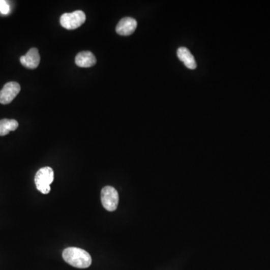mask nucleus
Returning a JSON list of instances; mask_svg holds the SVG:
<instances>
[{"instance_id":"obj_1","label":"nucleus","mask_w":270,"mask_h":270,"mask_svg":"<svg viewBox=\"0 0 270 270\" xmlns=\"http://www.w3.org/2000/svg\"><path fill=\"white\" fill-rule=\"evenodd\" d=\"M63 257L66 263L78 269H86L92 263L89 254L79 248H67L63 251Z\"/></svg>"},{"instance_id":"obj_2","label":"nucleus","mask_w":270,"mask_h":270,"mask_svg":"<svg viewBox=\"0 0 270 270\" xmlns=\"http://www.w3.org/2000/svg\"><path fill=\"white\" fill-rule=\"evenodd\" d=\"M54 179V172L50 167H45L41 168L35 176V183L36 188L42 194L50 193V185Z\"/></svg>"},{"instance_id":"obj_3","label":"nucleus","mask_w":270,"mask_h":270,"mask_svg":"<svg viewBox=\"0 0 270 270\" xmlns=\"http://www.w3.org/2000/svg\"><path fill=\"white\" fill-rule=\"evenodd\" d=\"M86 21V15L83 11H75L72 13L63 14L60 17V24L66 29H77Z\"/></svg>"},{"instance_id":"obj_4","label":"nucleus","mask_w":270,"mask_h":270,"mask_svg":"<svg viewBox=\"0 0 270 270\" xmlns=\"http://www.w3.org/2000/svg\"><path fill=\"white\" fill-rule=\"evenodd\" d=\"M101 200L104 208L109 212H113L119 204V194L111 186H105L101 192Z\"/></svg>"},{"instance_id":"obj_5","label":"nucleus","mask_w":270,"mask_h":270,"mask_svg":"<svg viewBox=\"0 0 270 270\" xmlns=\"http://www.w3.org/2000/svg\"><path fill=\"white\" fill-rule=\"evenodd\" d=\"M20 92V86L17 82H9L0 91V104H10Z\"/></svg>"},{"instance_id":"obj_6","label":"nucleus","mask_w":270,"mask_h":270,"mask_svg":"<svg viewBox=\"0 0 270 270\" xmlns=\"http://www.w3.org/2000/svg\"><path fill=\"white\" fill-rule=\"evenodd\" d=\"M22 66L26 69H35L39 66L41 57L37 48H31L25 56H22L20 59Z\"/></svg>"},{"instance_id":"obj_7","label":"nucleus","mask_w":270,"mask_h":270,"mask_svg":"<svg viewBox=\"0 0 270 270\" xmlns=\"http://www.w3.org/2000/svg\"><path fill=\"white\" fill-rule=\"evenodd\" d=\"M137 23L135 19L126 17L122 19L116 27V32L120 36H130L137 28Z\"/></svg>"},{"instance_id":"obj_8","label":"nucleus","mask_w":270,"mask_h":270,"mask_svg":"<svg viewBox=\"0 0 270 270\" xmlns=\"http://www.w3.org/2000/svg\"><path fill=\"white\" fill-rule=\"evenodd\" d=\"M75 63L79 67L89 68L96 65V58L92 52L82 51L76 56Z\"/></svg>"},{"instance_id":"obj_9","label":"nucleus","mask_w":270,"mask_h":270,"mask_svg":"<svg viewBox=\"0 0 270 270\" xmlns=\"http://www.w3.org/2000/svg\"><path fill=\"white\" fill-rule=\"evenodd\" d=\"M177 56L188 69H195L197 68L195 57L189 49L185 47H179L177 50Z\"/></svg>"},{"instance_id":"obj_10","label":"nucleus","mask_w":270,"mask_h":270,"mask_svg":"<svg viewBox=\"0 0 270 270\" xmlns=\"http://www.w3.org/2000/svg\"><path fill=\"white\" fill-rule=\"evenodd\" d=\"M18 123L15 119H3L0 120V136H6L18 128Z\"/></svg>"},{"instance_id":"obj_11","label":"nucleus","mask_w":270,"mask_h":270,"mask_svg":"<svg viewBox=\"0 0 270 270\" xmlns=\"http://www.w3.org/2000/svg\"><path fill=\"white\" fill-rule=\"evenodd\" d=\"M0 12L3 15H9L10 12V6L5 0H0Z\"/></svg>"}]
</instances>
